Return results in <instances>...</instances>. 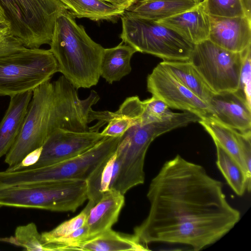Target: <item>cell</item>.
Instances as JSON below:
<instances>
[{
    "mask_svg": "<svg viewBox=\"0 0 251 251\" xmlns=\"http://www.w3.org/2000/svg\"><path fill=\"white\" fill-rule=\"evenodd\" d=\"M223 186L202 166L177 154L151 180L147 195L149 212L134 234L144 245L180 244L195 251L215 243L240 219Z\"/></svg>",
    "mask_w": 251,
    "mask_h": 251,
    "instance_id": "6da1fadb",
    "label": "cell"
},
{
    "mask_svg": "<svg viewBox=\"0 0 251 251\" xmlns=\"http://www.w3.org/2000/svg\"><path fill=\"white\" fill-rule=\"evenodd\" d=\"M99 100L94 90L86 99L80 100L77 89L63 75L35 88L22 129L5 155L7 169L16 167L28 154L42 147L57 129L90 131L88 125L99 121L102 114V111L92 109Z\"/></svg>",
    "mask_w": 251,
    "mask_h": 251,
    "instance_id": "7a4b0ae2",
    "label": "cell"
},
{
    "mask_svg": "<svg viewBox=\"0 0 251 251\" xmlns=\"http://www.w3.org/2000/svg\"><path fill=\"white\" fill-rule=\"evenodd\" d=\"M50 50L60 72L77 89L89 88L99 82L104 49L77 25L68 10L55 23Z\"/></svg>",
    "mask_w": 251,
    "mask_h": 251,
    "instance_id": "3957f363",
    "label": "cell"
},
{
    "mask_svg": "<svg viewBox=\"0 0 251 251\" xmlns=\"http://www.w3.org/2000/svg\"><path fill=\"white\" fill-rule=\"evenodd\" d=\"M200 119L194 113L184 111L177 113L166 121L144 125L137 123L131 126L121 136L116 150L119 168L112 189L124 195L129 189L144 183L145 159L151 143L165 133L198 122Z\"/></svg>",
    "mask_w": 251,
    "mask_h": 251,
    "instance_id": "277c9868",
    "label": "cell"
},
{
    "mask_svg": "<svg viewBox=\"0 0 251 251\" xmlns=\"http://www.w3.org/2000/svg\"><path fill=\"white\" fill-rule=\"evenodd\" d=\"M120 138L105 136L83 153L51 165L0 171V189L56 180L86 181L100 163L115 151Z\"/></svg>",
    "mask_w": 251,
    "mask_h": 251,
    "instance_id": "5b68a950",
    "label": "cell"
},
{
    "mask_svg": "<svg viewBox=\"0 0 251 251\" xmlns=\"http://www.w3.org/2000/svg\"><path fill=\"white\" fill-rule=\"evenodd\" d=\"M13 35L26 48L50 44L58 18L67 7L59 0H0Z\"/></svg>",
    "mask_w": 251,
    "mask_h": 251,
    "instance_id": "8992f818",
    "label": "cell"
},
{
    "mask_svg": "<svg viewBox=\"0 0 251 251\" xmlns=\"http://www.w3.org/2000/svg\"><path fill=\"white\" fill-rule=\"evenodd\" d=\"M86 200L85 180H56L0 189V207L75 212Z\"/></svg>",
    "mask_w": 251,
    "mask_h": 251,
    "instance_id": "52a82bcc",
    "label": "cell"
},
{
    "mask_svg": "<svg viewBox=\"0 0 251 251\" xmlns=\"http://www.w3.org/2000/svg\"><path fill=\"white\" fill-rule=\"evenodd\" d=\"M121 18L120 38L137 51L154 55L163 61L189 60L195 45L174 30L126 10Z\"/></svg>",
    "mask_w": 251,
    "mask_h": 251,
    "instance_id": "ba28073f",
    "label": "cell"
},
{
    "mask_svg": "<svg viewBox=\"0 0 251 251\" xmlns=\"http://www.w3.org/2000/svg\"><path fill=\"white\" fill-rule=\"evenodd\" d=\"M58 72L50 50L25 48L0 56V96L9 97L35 88Z\"/></svg>",
    "mask_w": 251,
    "mask_h": 251,
    "instance_id": "9c48e42d",
    "label": "cell"
},
{
    "mask_svg": "<svg viewBox=\"0 0 251 251\" xmlns=\"http://www.w3.org/2000/svg\"><path fill=\"white\" fill-rule=\"evenodd\" d=\"M189 61L214 93L237 89L242 52L226 50L208 39L195 45Z\"/></svg>",
    "mask_w": 251,
    "mask_h": 251,
    "instance_id": "30bf717a",
    "label": "cell"
},
{
    "mask_svg": "<svg viewBox=\"0 0 251 251\" xmlns=\"http://www.w3.org/2000/svg\"><path fill=\"white\" fill-rule=\"evenodd\" d=\"M147 89L170 108L189 111L201 118L211 116L209 105L190 91L160 63L147 77Z\"/></svg>",
    "mask_w": 251,
    "mask_h": 251,
    "instance_id": "8fae6325",
    "label": "cell"
},
{
    "mask_svg": "<svg viewBox=\"0 0 251 251\" xmlns=\"http://www.w3.org/2000/svg\"><path fill=\"white\" fill-rule=\"evenodd\" d=\"M105 137L96 131L77 132L57 129L43 144L38 161L23 169L45 167L75 157L92 148Z\"/></svg>",
    "mask_w": 251,
    "mask_h": 251,
    "instance_id": "7c38bea8",
    "label": "cell"
},
{
    "mask_svg": "<svg viewBox=\"0 0 251 251\" xmlns=\"http://www.w3.org/2000/svg\"><path fill=\"white\" fill-rule=\"evenodd\" d=\"M208 40L214 44L235 52H242L251 46V20L246 16L223 17L208 15Z\"/></svg>",
    "mask_w": 251,
    "mask_h": 251,
    "instance_id": "4fadbf2b",
    "label": "cell"
},
{
    "mask_svg": "<svg viewBox=\"0 0 251 251\" xmlns=\"http://www.w3.org/2000/svg\"><path fill=\"white\" fill-rule=\"evenodd\" d=\"M208 105L211 117L242 133L251 132V107L235 91L215 93Z\"/></svg>",
    "mask_w": 251,
    "mask_h": 251,
    "instance_id": "5bb4252c",
    "label": "cell"
},
{
    "mask_svg": "<svg viewBox=\"0 0 251 251\" xmlns=\"http://www.w3.org/2000/svg\"><path fill=\"white\" fill-rule=\"evenodd\" d=\"M155 22L174 30L194 45L208 39V15L203 10L201 2L190 10Z\"/></svg>",
    "mask_w": 251,
    "mask_h": 251,
    "instance_id": "9a60e30c",
    "label": "cell"
},
{
    "mask_svg": "<svg viewBox=\"0 0 251 251\" xmlns=\"http://www.w3.org/2000/svg\"><path fill=\"white\" fill-rule=\"evenodd\" d=\"M32 96L29 91L10 97L8 107L0 122V158L14 144L24 124Z\"/></svg>",
    "mask_w": 251,
    "mask_h": 251,
    "instance_id": "2e32d148",
    "label": "cell"
},
{
    "mask_svg": "<svg viewBox=\"0 0 251 251\" xmlns=\"http://www.w3.org/2000/svg\"><path fill=\"white\" fill-rule=\"evenodd\" d=\"M124 195L116 190L110 189L92 206L86 221L88 239L111 229L117 222L125 203Z\"/></svg>",
    "mask_w": 251,
    "mask_h": 251,
    "instance_id": "e0dca14e",
    "label": "cell"
},
{
    "mask_svg": "<svg viewBox=\"0 0 251 251\" xmlns=\"http://www.w3.org/2000/svg\"><path fill=\"white\" fill-rule=\"evenodd\" d=\"M74 250L94 251L149 250L133 234H126L111 228L78 244Z\"/></svg>",
    "mask_w": 251,
    "mask_h": 251,
    "instance_id": "ac0fdd59",
    "label": "cell"
},
{
    "mask_svg": "<svg viewBox=\"0 0 251 251\" xmlns=\"http://www.w3.org/2000/svg\"><path fill=\"white\" fill-rule=\"evenodd\" d=\"M199 3L194 0H137L126 10L158 21L190 10Z\"/></svg>",
    "mask_w": 251,
    "mask_h": 251,
    "instance_id": "d6986e66",
    "label": "cell"
},
{
    "mask_svg": "<svg viewBox=\"0 0 251 251\" xmlns=\"http://www.w3.org/2000/svg\"><path fill=\"white\" fill-rule=\"evenodd\" d=\"M136 52L137 51L135 49L127 44H123V42L115 47L104 49L100 76L109 84L120 80L130 73V60Z\"/></svg>",
    "mask_w": 251,
    "mask_h": 251,
    "instance_id": "ffe728a7",
    "label": "cell"
},
{
    "mask_svg": "<svg viewBox=\"0 0 251 251\" xmlns=\"http://www.w3.org/2000/svg\"><path fill=\"white\" fill-rule=\"evenodd\" d=\"M160 64L184 86L208 105L215 93L190 61H163Z\"/></svg>",
    "mask_w": 251,
    "mask_h": 251,
    "instance_id": "44dd1931",
    "label": "cell"
},
{
    "mask_svg": "<svg viewBox=\"0 0 251 251\" xmlns=\"http://www.w3.org/2000/svg\"><path fill=\"white\" fill-rule=\"evenodd\" d=\"M216 143L226 151L246 172L241 154V142L243 133L229 127L208 117L198 122Z\"/></svg>",
    "mask_w": 251,
    "mask_h": 251,
    "instance_id": "7402d4cb",
    "label": "cell"
},
{
    "mask_svg": "<svg viewBox=\"0 0 251 251\" xmlns=\"http://www.w3.org/2000/svg\"><path fill=\"white\" fill-rule=\"evenodd\" d=\"M75 18L115 22L125 10L102 0H59Z\"/></svg>",
    "mask_w": 251,
    "mask_h": 251,
    "instance_id": "603a6c76",
    "label": "cell"
},
{
    "mask_svg": "<svg viewBox=\"0 0 251 251\" xmlns=\"http://www.w3.org/2000/svg\"><path fill=\"white\" fill-rule=\"evenodd\" d=\"M119 168L115 151L100 163L86 180L87 200L96 204L104 193L111 189L117 179Z\"/></svg>",
    "mask_w": 251,
    "mask_h": 251,
    "instance_id": "cb8c5ba5",
    "label": "cell"
},
{
    "mask_svg": "<svg viewBox=\"0 0 251 251\" xmlns=\"http://www.w3.org/2000/svg\"><path fill=\"white\" fill-rule=\"evenodd\" d=\"M217 151V166L233 191L239 196L251 190V178L243 168L223 147L214 143Z\"/></svg>",
    "mask_w": 251,
    "mask_h": 251,
    "instance_id": "d4e9b609",
    "label": "cell"
},
{
    "mask_svg": "<svg viewBox=\"0 0 251 251\" xmlns=\"http://www.w3.org/2000/svg\"><path fill=\"white\" fill-rule=\"evenodd\" d=\"M14 235V237L9 239L8 242L23 247L25 250L47 251L41 234L38 232L34 223L17 226Z\"/></svg>",
    "mask_w": 251,
    "mask_h": 251,
    "instance_id": "484cf974",
    "label": "cell"
},
{
    "mask_svg": "<svg viewBox=\"0 0 251 251\" xmlns=\"http://www.w3.org/2000/svg\"><path fill=\"white\" fill-rule=\"evenodd\" d=\"M95 204L93 201H89L85 208L77 216L64 222L51 230L42 232L41 236L44 246L46 243L67 236L83 226L86 223L91 208Z\"/></svg>",
    "mask_w": 251,
    "mask_h": 251,
    "instance_id": "4316f807",
    "label": "cell"
},
{
    "mask_svg": "<svg viewBox=\"0 0 251 251\" xmlns=\"http://www.w3.org/2000/svg\"><path fill=\"white\" fill-rule=\"evenodd\" d=\"M142 103L143 109L140 118L142 125L166 121L177 113L172 111L165 102L153 96L143 100Z\"/></svg>",
    "mask_w": 251,
    "mask_h": 251,
    "instance_id": "83f0119b",
    "label": "cell"
},
{
    "mask_svg": "<svg viewBox=\"0 0 251 251\" xmlns=\"http://www.w3.org/2000/svg\"><path fill=\"white\" fill-rule=\"evenodd\" d=\"M201 4L208 15L223 17L245 16L240 0H203Z\"/></svg>",
    "mask_w": 251,
    "mask_h": 251,
    "instance_id": "f1b7e54d",
    "label": "cell"
},
{
    "mask_svg": "<svg viewBox=\"0 0 251 251\" xmlns=\"http://www.w3.org/2000/svg\"><path fill=\"white\" fill-rule=\"evenodd\" d=\"M103 122L107 125L101 132L102 135L109 137H120L131 126L140 123V121L116 111H105Z\"/></svg>",
    "mask_w": 251,
    "mask_h": 251,
    "instance_id": "f546056e",
    "label": "cell"
},
{
    "mask_svg": "<svg viewBox=\"0 0 251 251\" xmlns=\"http://www.w3.org/2000/svg\"><path fill=\"white\" fill-rule=\"evenodd\" d=\"M89 229L86 223L71 234L46 243L47 251H73L79 243L88 238Z\"/></svg>",
    "mask_w": 251,
    "mask_h": 251,
    "instance_id": "4dcf8cb0",
    "label": "cell"
},
{
    "mask_svg": "<svg viewBox=\"0 0 251 251\" xmlns=\"http://www.w3.org/2000/svg\"><path fill=\"white\" fill-rule=\"evenodd\" d=\"M242 63L237 89L235 92L251 107V46L242 52Z\"/></svg>",
    "mask_w": 251,
    "mask_h": 251,
    "instance_id": "1f68e13d",
    "label": "cell"
},
{
    "mask_svg": "<svg viewBox=\"0 0 251 251\" xmlns=\"http://www.w3.org/2000/svg\"><path fill=\"white\" fill-rule=\"evenodd\" d=\"M25 48L22 43L13 35L9 27L0 28V56Z\"/></svg>",
    "mask_w": 251,
    "mask_h": 251,
    "instance_id": "d6a6232c",
    "label": "cell"
},
{
    "mask_svg": "<svg viewBox=\"0 0 251 251\" xmlns=\"http://www.w3.org/2000/svg\"><path fill=\"white\" fill-rule=\"evenodd\" d=\"M42 150V147L32 151L28 154L18 166L6 170L9 171L19 170L34 164L39 159Z\"/></svg>",
    "mask_w": 251,
    "mask_h": 251,
    "instance_id": "836d02e7",
    "label": "cell"
},
{
    "mask_svg": "<svg viewBox=\"0 0 251 251\" xmlns=\"http://www.w3.org/2000/svg\"><path fill=\"white\" fill-rule=\"evenodd\" d=\"M125 10L137 0H102Z\"/></svg>",
    "mask_w": 251,
    "mask_h": 251,
    "instance_id": "e575fe53",
    "label": "cell"
},
{
    "mask_svg": "<svg viewBox=\"0 0 251 251\" xmlns=\"http://www.w3.org/2000/svg\"><path fill=\"white\" fill-rule=\"evenodd\" d=\"M245 15L251 20V0H240Z\"/></svg>",
    "mask_w": 251,
    "mask_h": 251,
    "instance_id": "d590c367",
    "label": "cell"
},
{
    "mask_svg": "<svg viewBox=\"0 0 251 251\" xmlns=\"http://www.w3.org/2000/svg\"><path fill=\"white\" fill-rule=\"evenodd\" d=\"M7 27L9 28V24L7 21L3 10L0 6V28Z\"/></svg>",
    "mask_w": 251,
    "mask_h": 251,
    "instance_id": "8d00e7d4",
    "label": "cell"
},
{
    "mask_svg": "<svg viewBox=\"0 0 251 251\" xmlns=\"http://www.w3.org/2000/svg\"><path fill=\"white\" fill-rule=\"evenodd\" d=\"M195 0L196 1H197V2H200L201 1V0Z\"/></svg>",
    "mask_w": 251,
    "mask_h": 251,
    "instance_id": "74e56055",
    "label": "cell"
}]
</instances>
